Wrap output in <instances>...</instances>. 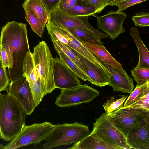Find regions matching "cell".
<instances>
[{"instance_id": "obj_1", "label": "cell", "mask_w": 149, "mask_h": 149, "mask_svg": "<svg viewBox=\"0 0 149 149\" xmlns=\"http://www.w3.org/2000/svg\"><path fill=\"white\" fill-rule=\"evenodd\" d=\"M0 45L7 53L8 74L11 81H13L23 74V62L30 51L26 25L15 21H8L2 28Z\"/></svg>"}, {"instance_id": "obj_2", "label": "cell", "mask_w": 149, "mask_h": 149, "mask_svg": "<svg viewBox=\"0 0 149 149\" xmlns=\"http://www.w3.org/2000/svg\"><path fill=\"white\" fill-rule=\"evenodd\" d=\"M27 115L21 105L8 93H0V138L11 141L25 125Z\"/></svg>"}, {"instance_id": "obj_3", "label": "cell", "mask_w": 149, "mask_h": 149, "mask_svg": "<svg viewBox=\"0 0 149 149\" xmlns=\"http://www.w3.org/2000/svg\"><path fill=\"white\" fill-rule=\"evenodd\" d=\"M90 133L88 126L78 122L56 125L42 145V148L51 149L74 143L84 139Z\"/></svg>"}, {"instance_id": "obj_4", "label": "cell", "mask_w": 149, "mask_h": 149, "mask_svg": "<svg viewBox=\"0 0 149 149\" xmlns=\"http://www.w3.org/2000/svg\"><path fill=\"white\" fill-rule=\"evenodd\" d=\"M32 54L45 96L56 88L53 75V58L45 41L40 42L34 47Z\"/></svg>"}, {"instance_id": "obj_5", "label": "cell", "mask_w": 149, "mask_h": 149, "mask_svg": "<svg viewBox=\"0 0 149 149\" xmlns=\"http://www.w3.org/2000/svg\"><path fill=\"white\" fill-rule=\"evenodd\" d=\"M54 125L48 122L25 125L21 132L4 149H15L27 145L39 143L45 140L54 129Z\"/></svg>"}, {"instance_id": "obj_6", "label": "cell", "mask_w": 149, "mask_h": 149, "mask_svg": "<svg viewBox=\"0 0 149 149\" xmlns=\"http://www.w3.org/2000/svg\"><path fill=\"white\" fill-rule=\"evenodd\" d=\"M149 113V110L144 109L123 107L107 114L126 138L131 131L139 126Z\"/></svg>"}, {"instance_id": "obj_7", "label": "cell", "mask_w": 149, "mask_h": 149, "mask_svg": "<svg viewBox=\"0 0 149 149\" xmlns=\"http://www.w3.org/2000/svg\"><path fill=\"white\" fill-rule=\"evenodd\" d=\"M99 95L98 91L84 84L75 87L61 89L55 104L63 107L88 103Z\"/></svg>"}, {"instance_id": "obj_8", "label": "cell", "mask_w": 149, "mask_h": 149, "mask_svg": "<svg viewBox=\"0 0 149 149\" xmlns=\"http://www.w3.org/2000/svg\"><path fill=\"white\" fill-rule=\"evenodd\" d=\"M91 134H95L106 141L121 147L130 149L126 138L105 112L95 120Z\"/></svg>"}, {"instance_id": "obj_9", "label": "cell", "mask_w": 149, "mask_h": 149, "mask_svg": "<svg viewBox=\"0 0 149 149\" xmlns=\"http://www.w3.org/2000/svg\"><path fill=\"white\" fill-rule=\"evenodd\" d=\"M89 16H71L56 10L50 15L47 21L60 27L79 28L85 29L92 32L100 40L107 38L108 36L106 34L95 29L90 24L88 20Z\"/></svg>"}, {"instance_id": "obj_10", "label": "cell", "mask_w": 149, "mask_h": 149, "mask_svg": "<svg viewBox=\"0 0 149 149\" xmlns=\"http://www.w3.org/2000/svg\"><path fill=\"white\" fill-rule=\"evenodd\" d=\"M8 89V92L19 103L27 115H30L35 107L31 89L26 78L22 74L11 81Z\"/></svg>"}, {"instance_id": "obj_11", "label": "cell", "mask_w": 149, "mask_h": 149, "mask_svg": "<svg viewBox=\"0 0 149 149\" xmlns=\"http://www.w3.org/2000/svg\"><path fill=\"white\" fill-rule=\"evenodd\" d=\"M126 17V14L123 11L111 10L104 15L97 17V27L114 40L125 32L123 24Z\"/></svg>"}, {"instance_id": "obj_12", "label": "cell", "mask_w": 149, "mask_h": 149, "mask_svg": "<svg viewBox=\"0 0 149 149\" xmlns=\"http://www.w3.org/2000/svg\"><path fill=\"white\" fill-rule=\"evenodd\" d=\"M53 75L56 88L67 89L81 84L77 76L60 58H53Z\"/></svg>"}, {"instance_id": "obj_13", "label": "cell", "mask_w": 149, "mask_h": 149, "mask_svg": "<svg viewBox=\"0 0 149 149\" xmlns=\"http://www.w3.org/2000/svg\"><path fill=\"white\" fill-rule=\"evenodd\" d=\"M98 60L111 74L107 85L112 87L113 91L123 93H131L132 91L134 88L133 79L125 70L117 68Z\"/></svg>"}, {"instance_id": "obj_14", "label": "cell", "mask_w": 149, "mask_h": 149, "mask_svg": "<svg viewBox=\"0 0 149 149\" xmlns=\"http://www.w3.org/2000/svg\"><path fill=\"white\" fill-rule=\"evenodd\" d=\"M92 84L100 87L107 85L111 74L105 68L91 62L76 52Z\"/></svg>"}, {"instance_id": "obj_15", "label": "cell", "mask_w": 149, "mask_h": 149, "mask_svg": "<svg viewBox=\"0 0 149 149\" xmlns=\"http://www.w3.org/2000/svg\"><path fill=\"white\" fill-rule=\"evenodd\" d=\"M149 131L143 120L138 127L131 131L126 137L130 149H149Z\"/></svg>"}, {"instance_id": "obj_16", "label": "cell", "mask_w": 149, "mask_h": 149, "mask_svg": "<svg viewBox=\"0 0 149 149\" xmlns=\"http://www.w3.org/2000/svg\"><path fill=\"white\" fill-rule=\"evenodd\" d=\"M57 26L67 39V45L91 62L104 68L98 58L82 44L79 38L71 33L66 28Z\"/></svg>"}, {"instance_id": "obj_17", "label": "cell", "mask_w": 149, "mask_h": 149, "mask_svg": "<svg viewBox=\"0 0 149 149\" xmlns=\"http://www.w3.org/2000/svg\"><path fill=\"white\" fill-rule=\"evenodd\" d=\"M70 149H124L109 143L95 134H90L81 141L74 143Z\"/></svg>"}, {"instance_id": "obj_18", "label": "cell", "mask_w": 149, "mask_h": 149, "mask_svg": "<svg viewBox=\"0 0 149 149\" xmlns=\"http://www.w3.org/2000/svg\"><path fill=\"white\" fill-rule=\"evenodd\" d=\"M82 44L96 58L103 62L114 67L122 69V65L115 59L104 46L95 44L84 41L80 38Z\"/></svg>"}, {"instance_id": "obj_19", "label": "cell", "mask_w": 149, "mask_h": 149, "mask_svg": "<svg viewBox=\"0 0 149 149\" xmlns=\"http://www.w3.org/2000/svg\"><path fill=\"white\" fill-rule=\"evenodd\" d=\"M129 33L132 37L137 48L139 59L136 68H149V52L141 39L137 28L132 27L129 30Z\"/></svg>"}, {"instance_id": "obj_20", "label": "cell", "mask_w": 149, "mask_h": 149, "mask_svg": "<svg viewBox=\"0 0 149 149\" xmlns=\"http://www.w3.org/2000/svg\"><path fill=\"white\" fill-rule=\"evenodd\" d=\"M22 6L25 11H31L44 28L49 15L41 0H25Z\"/></svg>"}, {"instance_id": "obj_21", "label": "cell", "mask_w": 149, "mask_h": 149, "mask_svg": "<svg viewBox=\"0 0 149 149\" xmlns=\"http://www.w3.org/2000/svg\"><path fill=\"white\" fill-rule=\"evenodd\" d=\"M22 73L27 79L31 89L39 77L38 69L35 65L32 53L30 51L27 53L22 64Z\"/></svg>"}, {"instance_id": "obj_22", "label": "cell", "mask_w": 149, "mask_h": 149, "mask_svg": "<svg viewBox=\"0 0 149 149\" xmlns=\"http://www.w3.org/2000/svg\"><path fill=\"white\" fill-rule=\"evenodd\" d=\"M51 39L55 49L58 54L60 58L63 62L78 77L84 81H88L91 82V79L88 75L83 71L63 52L52 38H51Z\"/></svg>"}, {"instance_id": "obj_23", "label": "cell", "mask_w": 149, "mask_h": 149, "mask_svg": "<svg viewBox=\"0 0 149 149\" xmlns=\"http://www.w3.org/2000/svg\"><path fill=\"white\" fill-rule=\"evenodd\" d=\"M96 11L93 5L86 3L83 0H77L72 8L64 13L71 16H93Z\"/></svg>"}, {"instance_id": "obj_24", "label": "cell", "mask_w": 149, "mask_h": 149, "mask_svg": "<svg viewBox=\"0 0 149 149\" xmlns=\"http://www.w3.org/2000/svg\"><path fill=\"white\" fill-rule=\"evenodd\" d=\"M149 92V81L142 85H137L126 100L123 107H128L135 103Z\"/></svg>"}, {"instance_id": "obj_25", "label": "cell", "mask_w": 149, "mask_h": 149, "mask_svg": "<svg viewBox=\"0 0 149 149\" xmlns=\"http://www.w3.org/2000/svg\"><path fill=\"white\" fill-rule=\"evenodd\" d=\"M70 32L83 40L90 43L103 45V43L92 32L85 29L79 28H65Z\"/></svg>"}, {"instance_id": "obj_26", "label": "cell", "mask_w": 149, "mask_h": 149, "mask_svg": "<svg viewBox=\"0 0 149 149\" xmlns=\"http://www.w3.org/2000/svg\"><path fill=\"white\" fill-rule=\"evenodd\" d=\"M50 36V38H52L54 40L63 52L71 59L86 74L84 69L82 63L76 52L68 45L60 42L52 36Z\"/></svg>"}, {"instance_id": "obj_27", "label": "cell", "mask_w": 149, "mask_h": 149, "mask_svg": "<svg viewBox=\"0 0 149 149\" xmlns=\"http://www.w3.org/2000/svg\"><path fill=\"white\" fill-rule=\"evenodd\" d=\"M128 95H122L121 97L116 98L114 96L111 97L103 105L105 113L109 114L123 107V103Z\"/></svg>"}, {"instance_id": "obj_28", "label": "cell", "mask_w": 149, "mask_h": 149, "mask_svg": "<svg viewBox=\"0 0 149 149\" xmlns=\"http://www.w3.org/2000/svg\"><path fill=\"white\" fill-rule=\"evenodd\" d=\"M130 72L137 85L143 84L149 81V68L134 67Z\"/></svg>"}, {"instance_id": "obj_29", "label": "cell", "mask_w": 149, "mask_h": 149, "mask_svg": "<svg viewBox=\"0 0 149 149\" xmlns=\"http://www.w3.org/2000/svg\"><path fill=\"white\" fill-rule=\"evenodd\" d=\"M25 18L34 32L40 37L42 35L44 28L37 18L30 11H25Z\"/></svg>"}, {"instance_id": "obj_30", "label": "cell", "mask_w": 149, "mask_h": 149, "mask_svg": "<svg viewBox=\"0 0 149 149\" xmlns=\"http://www.w3.org/2000/svg\"><path fill=\"white\" fill-rule=\"evenodd\" d=\"M31 91L34 105L36 107L39 104L45 96L40 77L34 83Z\"/></svg>"}, {"instance_id": "obj_31", "label": "cell", "mask_w": 149, "mask_h": 149, "mask_svg": "<svg viewBox=\"0 0 149 149\" xmlns=\"http://www.w3.org/2000/svg\"><path fill=\"white\" fill-rule=\"evenodd\" d=\"M132 20L135 25L140 27L149 26V13L142 12L136 13L132 17Z\"/></svg>"}, {"instance_id": "obj_32", "label": "cell", "mask_w": 149, "mask_h": 149, "mask_svg": "<svg viewBox=\"0 0 149 149\" xmlns=\"http://www.w3.org/2000/svg\"><path fill=\"white\" fill-rule=\"evenodd\" d=\"M6 68L3 66L0 67V93L3 91L8 92L7 87L10 80L7 74Z\"/></svg>"}, {"instance_id": "obj_33", "label": "cell", "mask_w": 149, "mask_h": 149, "mask_svg": "<svg viewBox=\"0 0 149 149\" xmlns=\"http://www.w3.org/2000/svg\"><path fill=\"white\" fill-rule=\"evenodd\" d=\"M149 92L143 96L138 100L127 107L145 109L149 110Z\"/></svg>"}, {"instance_id": "obj_34", "label": "cell", "mask_w": 149, "mask_h": 149, "mask_svg": "<svg viewBox=\"0 0 149 149\" xmlns=\"http://www.w3.org/2000/svg\"><path fill=\"white\" fill-rule=\"evenodd\" d=\"M148 0H125L116 4L118 8L117 11H123L133 5L142 3Z\"/></svg>"}, {"instance_id": "obj_35", "label": "cell", "mask_w": 149, "mask_h": 149, "mask_svg": "<svg viewBox=\"0 0 149 149\" xmlns=\"http://www.w3.org/2000/svg\"><path fill=\"white\" fill-rule=\"evenodd\" d=\"M60 0H41L49 16L56 10Z\"/></svg>"}, {"instance_id": "obj_36", "label": "cell", "mask_w": 149, "mask_h": 149, "mask_svg": "<svg viewBox=\"0 0 149 149\" xmlns=\"http://www.w3.org/2000/svg\"><path fill=\"white\" fill-rule=\"evenodd\" d=\"M86 3L92 5L96 9V13L101 12L107 6V0H83Z\"/></svg>"}, {"instance_id": "obj_37", "label": "cell", "mask_w": 149, "mask_h": 149, "mask_svg": "<svg viewBox=\"0 0 149 149\" xmlns=\"http://www.w3.org/2000/svg\"><path fill=\"white\" fill-rule=\"evenodd\" d=\"M77 0H60L57 10L63 13L72 8Z\"/></svg>"}, {"instance_id": "obj_38", "label": "cell", "mask_w": 149, "mask_h": 149, "mask_svg": "<svg viewBox=\"0 0 149 149\" xmlns=\"http://www.w3.org/2000/svg\"><path fill=\"white\" fill-rule=\"evenodd\" d=\"M0 57L3 66L5 68H9L8 60L7 53L2 46L0 45Z\"/></svg>"}, {"instance_id": "obj_39", "label": "cell", "mask_w": 149, "mask_h": 149, "mask_svg": "<svg viewBox=\"0 0 149 149\" xmlns=\"http://www.w3.org/2000/svg\"><path fill=\"white\" fill-rule=\"evenodd\" d=\"M124 0H107V6H115L116 4Z\"/></svg>"}, {"instance_id": "obj_40", "label": "cell", "mask_w": 149, "mask_h": 149, "mask_svg": "<svg viewBox=\"0 0 149 149\" xmlns=\"http://www.w3.org/2000/svg\"><path fill=\"white\" fill-rule=\"evenodd\" d=\"M5 146L0 143V149H4Z\"/></svg>"}, {"instance_id": "obj_41", "label": "cell", "mask_w": 149, "mask_h": 149, "mask_svg": "<svg viewBox=\"0 0 149 149\" xmlns=\"http://www.w3.org/2000/svg\"><path fill=\"white\" fill-rule=\"evenodd\" d=\"M3 66L1 60V58L0 57V67L1 66Z\"/></svg>"}]
</instances>
